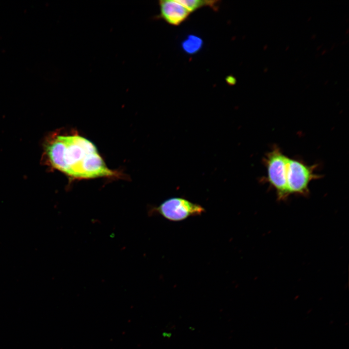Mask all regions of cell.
<instances>
[{
	"instance_id": "cell-2",
	"label": "cell",
	"mask_w": 349,
	"mask_h": 349,
	"mask_svg": "<svg viewBox=\"0 0 349 349\" xmlns=\"http://www.w3.org/2000/svg\"><path fill=\"white\" fill-rule=\"evenodd\" d=\"M288 158L278 147H274L264 159L267 171V182L276 190L279 200L288 196L286 173Z\"/></svg>"
},
{
	"instance_id": "cell-3",
	"label": "cell",
	"mask_w": 349,
	"mask_h": 349,
	"mask_svg": "<svg viewBox=\"0 0 349 349\" xmlns=\"http://www.w3.org/2000/svg\"><path fill=\"white\" fill-rule=\"evenodd\" d=\"M317 166L307 165L302 161L288 158L286 181L288 195L298 194L306 196L309 193V183L320 175L314 173Z\"/></svg>"
},
{
	"instance_id": "cell-6",
	"label": "cell",
	"mask_w": 349,
	"mask_h": 349,
	"mask_svg": "<svg viewBox=\"0 0 349 349\" xmlns=\"http://www.w3.org/2000/svg\"><path fill=\"white\" fill-rule=\"evenodd\" d=\"M203 44V40L200 37L195 35H189L183 41L181 46L186 53L192 55L201 49Z\"/></svg>"
},
{
	"instance_id": "cell-4",
	"label": "cell",
	"mask_w": 349,
	"mask_h": 349,
	"mask_svg": "<svg viewBox=\"0 0 349 349\" xmlns=\"http://www.w3.org/2000/svg\"><path fill=\"white\" fill-rule=\"evenodd\" d=\"M205 212L201 206L181 198H172L151 210V213H158L171 221H181Z\"/></svg>"
},
{
	"instance_id": "cell-1",
	"label": "cell",
	"mask_w": 349,
	"mask_h": 349,
	"mask_svg": "<svg viewBox=\"0 0 349 349\" xmlns=\"http://www.w3.org/2000/svg\"><path fill=\"white\" fill-rule=\"evenodd\" d=\"M45 152L50 166L73 179L118 175L107 167L95 145L77 133L54 134L47 143Z\"/></svg>"
},
{
	"instance_id": "cell-5",
	"label": "cell",
	"mask_w": 349,
	"mask_h": 349,
	"mask_svg": "<svg viewBox=\"0 0 349 349\" xmlns=\"http://www.w3.org/2000/svg\"><path fill=\"white\" fill-rule=\"evenodd\" d=\"M159 4L160 13L158 17L173 26L179 25L190 13L176 0H161Z\"/></svg>"
},
{
	"instance_id": "cell-7",
	"label": "cell",
	"mask_w": 349,
	"mask_h": 349,
	"mask_svg": "<svg viewBox=\"0 0 349 349\" xmlns=\"http://www.w3.org/2000/svg\"><path fill=\"white\" fill-rule=\"evenodd\" d=\"M179 3L184 6L189 11L194 12L204 6H209L214 10H217L219 5L218 0H176Z\"/></svg>"
},
{
	"instance_id": "cell-8",
	"label": "cell",
	"mask_w": 349,
	"mask_h": 349,
	"mask_svg": "<svg viewBox=\"0 0 349 349\" xmlns=\"http://www.w3.org/2000/svg\"><path fill=\"white\" fill-rule=\"evenodd\" d=\"M226 82L230 85H234L236 82V79L232 76H228L225 79Z\"/></svg>"
}]
</instances>
